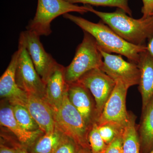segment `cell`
<instances>
[{
    "mask_svg": "<svg viewBox=\"0 0 153 153\" xmlns=\"http://www.w3.org/2000/svg\"><path fill=\"white\" fill-rule=\"evenodd\" d=\"M65 67L59 64L46 83V100L53 111L62 104L68 88L65 78Z\"/></svg>",
    "mask_w": 153,
    "mask_h": 153,
    "instance_id": "9a60e30c",
    "label": "cell"
},
{
    "mask_svg": "<svg viewBox=\"0 0 153 153\" xmlns=\"http://www.w3.org/2000/svg\"><path fill=\"white\" fill-rule=\"evenodd\" d=\"M25 107L44 134L55 129L56 124L53 110L46 100L38 96L28 94Z\"/></svg>",
    "mask_w": 153,
    "mask_h": 153,
    "instance_id": "4fadbf2b",
    "label": "cell"
},
{
    "mask_svg": "<svg viewBox=\"0 0 153 153\" xmlns=\"http://www.w3.org/2000/svg\"><path fill=\"white\" fill-rule=\"evenodd\" d=\"M67 90L68 88L59 108L57 110H52L56 126L82 149H89L88 134L91 128L69 101Z\"/></svg>",
    "mask_w": 153,
    "mask_h": 153,
    "instance_id": "5b68a950",
    "label": "cell"
},
{
    "mask_svg": "<svg viewBox=\"0 0 153 153\" xmlns=\"http://www.w3.org/2000/svg\"><path fill=\"white\" fill-rule=\"evenodd\" d=\"M65 135L56 126L53 131L44 134L30 146L31 153H54Z\"/></svg>",
    "mask_w": 153,
    "mask_h": 153,
    "instance_id": "ac0fdd59",
    "label": "cell"
},
{
    "mask_svg": "<svg viewBox=\"0 0 153 153\" xmlns=\"http://www.w3.org/2000/svg\"><path fill=\"white\" fill-rule=\"evenodd\" d=\"M11 106L16 120L23 128L29 131H36L40 129L39 126L26 107L19 104L12 105Z\"/></svg>",
    "mask_w": 153,
    "mask_h": 153,
    "instance_id": "ffe728a7",
    "label": "cell"
},
{
    "mask_svg": "<svg viewBox=\"0 0 153 153\" xmlns=\"http://www.w3.org/2000/svg\"><path fill=\"white\" fill-rule=\"evenodd\" d=\"M128 89L121 81L116 82L112 93L96 121L97 125L111 124L124 129L129 118V114L126 107V97Z\"/></svg>",
    "mask_w": 153,
    "mask_h": 153,
    "instance_id": "52a82bcc",
    "label": "cell"
},
{
    "mask_svg": "<svg viewBox=\"0 0 153 153\" xmlns=\"http://www.w3.org/2000/svg\"><path fill=\"white\" fill-rule=\"evenodd\" d=\"M79 153H92L88 149H82L80 150Z\"/></svg>",
    "mask_w": 153,
    "mask_h": 153,
    "instance_id": "f546056e",
    "label": "cell"
},
{
    "mask_svg": "<svg viewBox=\"0 0 153 153\" xmlns=\"http://www.w3.org/2000/svg\"><path fill=\"white\" fill-rule=\"evenodd\" d=\"M99 49L103 57L100 68L103 72L115 82L121 81L128 88L138 85L140 70L137 64L126 61L121 55H112Z\"/></svg>",
    "mask_w": 153,
    "mask_h": 153,
    "instance_id": "9c48e42d",
    "label": "cell"
},
{
    "mask_svg": "<svg viewBox=\"0 0 153 153\" xmlns=\"http://www.w3.org/2000/svg\"><path fill=\"white\" fill-rule=\"evenodd\" d=\"M18 49L20 55L16 71L17 85L28 94L38 96L46 100V84L36 71L27 49L20 43Z\"/></svg>",
    "mask_w": 153,
    "mask_h": 153,
    "instance_id": "ba28073f",
    "label": "cell"
},
{
    "mask_svg": "<svg viewBox=\"0 0 153 153\" xmlns=\"http://www.w3.org/2000/svg\"><path fill=\"white\" fill-rule=\"evenodd\" d=\"M88 141L92 153H104L108 145L105 144L99 132L96 122L91 128L88 134Z\"/></svg>",
    "mask_w": 153,
    "mask_h": 153,
    "instance_id": "7402d4cb",
    "label": "cell"
},
{
    "mask_svg": "<svg viewBox=\"0 0 153 153\" xmlns=\"http://www.w3.org/2000/svg\"><path fill=\"white\" fill-rule=\"evenodd\" d=\"M19 43L27 49L36 71L46 85L59 64L46 52L40 41V36L34 32L27 30L22 32L19 37Z\"/></svg>",
    "mask_w": 153,
    "mask_h": 153,
    "instance_id": "8992f818",
    "label": "cell"
},
{
    "mask_svg": "<svg viewBox=\"0 0 153 153\" xmlns=\"http://www.w3.org/2000/svg\"><path fill=\"white\" fill-rule=\"evenodd\" d=\"M137 65L140 70L138 85L143 110L153 99V58L147 50L141 53Z\"/></svg>",
    "mask_w": 153,
    "mask_h": 153,
    "instance_id": "2e32d148",
    "label": "cell"
},
{
    "mask_svg": "<svg viewBox=\"0 0 153 153\" xmlns=\"http://www.w3.org/2000/svg\"><path fill=\"white\" fill-rule=\"evenodd\" d=\"M20 50L13 54L10 62L0 78V96L11 105L19 104L26 106L28 94L21 89L16 81V71Z\"/></svg>",
    "mask_w": 153,
    "mask_h": 153,
    "instance_id": "8fae6325",
    "label": "cell"
},
{
    "mask_svg": "<svg viewBox=\"0 0 153 153\" xmlns=\"http://www.w3.org/2000/svg\"><path fill=\"white\" fill-rule=\"evenodd\" d=\"M104 153H123L122 134L117 137L108 145Z\"/></svg>",
    "mask_w": 153,
    "mask_h": 153,
    "instance_id": "d4e9b609",
    "label": "cell"
},
{
    "mask_svg": "<svg viewBox=\"0 0 153 153\" xmlns=\"http://www.w3.org/2000/svg\"><path fill=\"white\" fill-rule=\"evenodd\" d=\"M68 96L71 104L79 111L88 126L96 122L95 106L93 105L89 90L78 82L68 84Z\"/></svg>",
    "mask_w": 153,
    "mask_h": 153,
    "instance_id": "7c38bea8",
    "label": "cell"
},
{
    "mask_svg": "<svg viewBox=\"0 0 153 153\" xmlns=\"http://www.w3.org/2000/svg\"><path fill=\"white\" fill-rule=\"evenodd\" d=\"M149 153H153V149Z\"/></svg>",
    "mask_w": 153,
    "mask_h": 153,
    "instance_id": "4dcf8cb0",
    "label": "cell"
},
{
    "mask_svg": "<svg viewBox=\"0 0 153 153\" xmlns=\"http://www.w3.org/2000/svg\"><path fill=\"white\" fill-rule=\"evenodd\" d=\"M16 153H29L25 148L17 147L15 148Z\"/></svg>",
    "mask_w": 153,
    "mask_h": 153,
    "instance_id": "f1b7e54d",
    "label": "cell"
},
{
    "mask_svg": "<svg viewBox=\"0 0 153 153\" xmlns=\"http://www.w3.org/2000/svg\"><path fill=\"white\" fill-rule=\"evenodd\" d=\"M123 153H140V142L135 125V117L129 114L128 123L122 133Z\"/></svg>",
    "mask_w": 153,
    "mask_h": 153,
    "instance_id": "d6986e66",
    "label": "cell"
},
{
    "mask_svg": "<svg viewBox=\"0 0 153 153\" xmlns=\"http://www.w3.org/2000/svg\"><path fill=\"white\" fill-rule=\"evenodd\" d=\"M152 16H153V13L152 14Z\"/></svg>",
    "mask_w": 153,
    "mask_h": 153,
    "instance_id": "1f68e13d",
    "label": "cell"
},
{
    "mask_svg": "<svg viewBox=\"0 0 153 153\" xmlns=\"http://www.w3.org/2000/svg\"><path fill=\"white\" fill-rule=\"evenodd\" d=\"M88 12L86 5H76L65 0H38L36 15L27 30L40 36H48L52 33L51 23L55 18L70 12L83 14Z\"/></svg>",
    "mask_w": 153,
    "mask_h": 153,
    "instance_id": "277c9868",
    "label": "cell"
},
{
    "mask_svg": "<svg viewBox=\"0 0 153 153\" xmlns=\"http://www.w3.org/2000/svg\"><path fill=\"white\" fill-rule=\"evenodd\" d=\"M147 51L150 54L153 58V37L149 40L146 46Z\"/></svg>",
    "mask_w": 153,
    "mask_h": 153,
    "instance_id": "83f0119b",
    "label": "cell"
},
{
    "mask_svg": "<svg viewBox=\"0 0 153 153\" xmlns=\"http://www.w3.org/2000/svg\"><path fill=\"white\" fill-rule=\"evenodd\" d=\"M98 129L101 137L107 145L110 143L117 137L122 134L124 130H122L117 126L111 124L98 125Z\"/></svg>",
    "mask_w": 153,
    "mask_h": 153,
    "instance_id": "603a6c76",
    "label": "cell"
},
{
    "mask_svg": "<svg viewBox=\"0 0 153 153\" xmlns=\"http://www.w3.org/2000/svg\"><path fill=\"white\" fill-rule=\"evenodd\" d=\"M143 7L141 12L143 18H146L152 16L153 13V0H142Z\"/></svg>",
    "mask_w": 153,
    "mask_h": 153,
    "instance_id": "484cf974",
    "label": "cell"
},
{
    "mask_svg": "<svg viewBox=\"0 0 153 153\" xmlns=\"http://www.w3.org/2000/svg\"><path fill=\"white\" fill-rule=\"evenodd\" d=\"M76 82L87 88L94 97L97 120L112 93L116 82L100 68L88 71Z\"/></svg>",
    "mask_w": 153,
    "mask_h": 153,
    "instance_id": "30bf717a",
    "label": "cell"
},
{
    "mask_svg": "<svg viewBox=\"0 0 153 153\" xmlns=\"http://www.w3.org/2000/svg\"><path fill=\"white\" fill-rule=\"evenodd\" d=\"M83 32V39L76 48L73 60L65 68L67 84L76 82L91 70L100 68L103 63V57L95 39L89 33Z\"/></svg>",
    "mask_w": 153,
    "mask_h": 153,
    "instance_id": "3957f363",
    "label": "cell"
},
{
    "mask_svg": "<svg viewBox=\"0 0 153 153\" xmlns=\"http://www.w3.org/2000/svg\"><path fill=\"white\" fill-rule=\"evenodd\" d=\"M74 4L82 3L86 5L103 7H116L121 9L130 16H132V11L128 5V0H65Z\"/></svg>",
    "mask_w": 153,
    "mask_h": 153,
    "instance_id": "44dd1931",
    "label": "cell"
},
{
    "mask_svg": "<svg viewBox=\"0 0 153 153\" xmlns=\"http://www.w3.org/2000/svg\"><path fill=\"white\" fill-rule=\"evenodd\" d=\"M85 5L88 12L96 15L119 36L131 44L146 46V41L153 37V16L136 19L129 16L121 9L105 13L96 10L89 5Z\"/></svg>",
    "mask_w": 153,
    "mask_h": 153,
    "instance_id": "7a4b0ae2",
    "label": "cell"
},
{
    "mask_svg": "<svg viewBox=\"0 0 153 153\" xmlns=\"http://www.w3.org/2000/svg\"><path fill=\"white\" fill-rule=\"evenodd\" d=\"M0 153H16L15 148H10L1 144Z\"/></svg>",
    "mask_w": 153,
    "mask_h": 153,
    "instance_id": "4316f807",
    "label": "cell"
},
{
    "mask_svg": "<svg viewBox=\"0 0 153 153\" xmlns=\"http://www.w3.org/2000/svg\"><path fill=\"white\" fill-rule=\"evenodd\" d=\"M0 123L1 125L10 131L19 141L26 146H30L39 137L44 134L41 129L36 131H29L23 128L16 120L10 104L9 105L1 108Z\"/></svg>",
    "mask_w": 153,
    "mask_h": 153,
    "instance_id": "5bb4252c",
    "label": "cell"
},
{
    "mask_svg": "<svg viewBox=\"0 0 153 153\" xmlns=\"http://www.w3.org/2000/svg\"><path fill=\"white\" fill-rule=\"evenodd\" d=\"M63 16L93 36L99 49L107 53L123 55L129 61L137 64L141 53L147 50L146 46H137L124 40L102 21L93 23L69 13Z\"/></svg>",
    "mask_w": 153,
    "mask_h": 153,
    "instance_id": "6da1fadb",
    "label": "cell"
},
{
    "mask_svg": "<svg viewBox=\"0 0 153 153\" xmlns=\"http://www.w3.org/2000/svg\"><path fill=\"white\" fill-rule=\"evenodd\" d=\"M81 149L73 139L65 134L54 153H79Z\"/></svg>",
    "mask_w": 153,
    "mask_h": 153,
    "instance_id": "cb8c5ba5",
    "label": "cell"
},
{
    "mask_svg": "<svg viewBox=\"0 0 153 153\" xmlns=\"http://www.w3.org/2000/svg\"><path fill=\"white\" fill-rule=\"evenodd\" d=\"M140 132V142L143 149L149 153L153 149V99L143 110Z\"/></svg>",
    "mask_w": 153,
    "mask_h": 153,
    "instance_id": "e0dca14e",
    "label": "cell"
}]
</instances>
